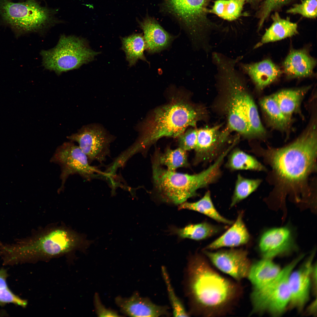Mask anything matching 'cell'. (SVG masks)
<instances>
[{"label": "cell", "instance_id": "cell-1", "mask_svg": "<svg viewBox=\"0 0 317 317\" xmlns=\"http://www.w3.org/2000/svg\"><path fill=\"white\" fill-rule=\"evenodd\" d=\"M65 225H48L30 237L9 245L7 257L11 264L49 259L70 254L76 250L85 252L95 240Z\"/></svg>", "mask_w": 317, "mask_h": 317}, {"label": "cell", "instance_id": "cell-2", "mask_svg": "<svg viewBox=\"0 0 317 317\" xmlns=\"http://www.w3.org/2000/svg\"><path fill=\"white\" fill-rule=\"evenodd\" d=\"M201 114L200 109L186 98L174 97L156 108L142 123L139 138L128 148L129 153L133 156L143 152L163 137H178L188 127L195 126Z\"/></svg>", "mask_w": 317, "mask_h": 317}, {"label": "cell", "instance_id": "cell-3", "mask_svg": "<svg viewBox=\"0 0 317 317\" xmlns=\"http://www.w3.org/2000/svg\"><path fill=\"white\" fill-rule=\"evenodd\" d=\"M189 267V285L193 299L208 315L220 313L237 296L239 287L214 270L198 256L194 257Z\"/></svg>", "mask_w": 317, "mask_h": 317}, {"label": "cell", "instance_id": "cell-4", "mask_svg": "<svg viewBox=\"0 0 317 317\" xmlns=\"http://www.w3.org/2000/svg\"><path fill=\"white\" fill-rule=\"evenodd\" d=\"M224 159V156L220 155L206 169L197 174H189L163 168L156 155L152 166L155 189L163 201L180 205L196 195L198 190L209 186L218 179Z\"/></svg>", "mask_w": 317, "mask_h": 317}, {"label": "cell", "instance_id": "cell-5", "mask_svg": "<svg viewBox=\"0 0 317 317\" xmlns=\"http://www.w3.org/2000/svg\"><path fill=\"white\" fill-rule=\"evenodd\" d=\"M316 128L313 124L291 144L267 151L270 164L284 182L291 185L299 183L313 169L316 156Z\"/></svg>", "mask_w": 317, "mask_h": 317}, {"label": "cell", "instance_id": "cell-6", "mask_svg": "<svg viewBox=\"0 0 317 317\" xmlns=\"http://www.w3.org/2000/svg\"><path fill=\"white\" fill-rule=\"evenodd\" d=\"M210 0H163L164 8L188 30L195 43L208 48L209 33L219 26L208 19V7Z\"/></svg>", "mask_w": 317, "mask_h": 317}, {"label": "cell", "instance_id": "cell-7", "mask_svg": "<svg viewBox=\"0 0 317 317\" xmlns=\"http://www.w3.org/2000/svg\"><path fill=\"white\" fill-rule=\"evenodd\" d=\"M99 53L91 49L84 38L65 35L60 36L55 47L40 53L44 68L58 74L79 68Z\"/></svg>", "mask_w": 317, "mask_h": 317}, {"label": "cell", "instance_id": "cell-8", "mask_svg": "<svg viewBox=\"0 0 317 317\" xmlns=\"http://www.w3.org/2000/svg\"><path fill=\"white\" fill-rule=\"evenodd\" d=\"M303 257L301 256L291 262L268 284L253 289L251 295L253 313L267 312L277 316L284 312L290 299V275Z\"/></svg>", "mask_w": 317, "mask_h": 317}, {"label": "cell", "instance_id": "cell-9", "mask_svg": "<svg viewBox=\"0 0 317 317\" xmlns=\"http://www.w3.org/2000/svg\"><path fill=\"white\" fill-rule=\"evenodd\" d=\"M0 17L4 23L20 33L41 31L53 19L51 11L35 0L19 3L0 0Z\"/></svg>", "mask_w": 317, "mask_h": 317}, {"label": "cell", "instance_id": "cell-10", "mask_svg": "<svg viewBox=\"0 0 317 317\" xmlns=\"http://www.w3.org/2000/svg\"><path fill=\"white\" fill-rule=\"evenodd\" d=\"M235 66L232 63L221 65L217 69L216 76L229 94L227 103L229 128L244 136L252 137L253 135L247 121L241 96L244 83Z\"/></svg>", "mask_w": 317, "mask_h": 317}, {"label": "cell", "instance_id": "cell-11", "mask_svg": "<svg viewBox=\"0 0 317 317\" xmlns=\"http://www.w3.org/2000/svg\"><path fill=\"white\" fill-rule=\"evenodd\" d=\"M50 161L60 167L61 184L58 190L59 192L63 190L66 181L70 175L77 174L89 180L99 174L107 175L91 166L85 154L78 146L71 141L59 146Z\"/></svg>", "mask_w": 317, "mask_h": 317}, {"label": "cell", "instance_id": "cell-12", "mask_svg": "<svg viewBox=\"0 0 317 317\" xmlns=\"http://www.w3.org/2000/svg\"><path fill=\"white\" fill-rule=\"evenodd\" d=\"M71 141H75L87 156L90 163L104 161L110 154V146L114 136L99 124H89L83 127L75 134L68 136Z\"/></svg>", "mask_w": 317, "mask_h": 317}, {"label": "cell", "instance_id": "cell-13", "mask_svg": "<svg viewBox=\"0 0 317 317\" xmlns=\"http://www.w3.org/2000/svg\"><path fill=\"white\" fill-rule=\"evenodd\" d=\"M212 263L222 272L237 281L247 277L251 266L247 252L231 249L216 252L204 251Z\"/></svg>", "mask_w": 317, "mask_h": 317}, {"label": "cell", "instance_id": "cell-14", "mask_svg": "<svg viewBox=\"0 0 317 317\" xmlns=\"http://www.w3.org/2000/svg\"><path fill=\"white\" fill-rule=\"evenodd\" d=\"M220 126L197 129L195 162H209L215 160L224 150L227 139L225 131H219Z\"/></svg>", "mask_w": 317, "mask_h": 317}, {"label": "cell", "instance_id": "cell-15", "mask_svg": "<svg viewBox=\"0 0 317 317\" xmlns=\"http://www.w3.org/2000/svg\"><path fill=\"white\" fill-rule=\"evenodd\" d=\"M314 253L298 269L290 274L289 280L290 299L289 305L291 308L302 311L308 300L311 278L313 266L312 261Z\"/></svg>", "mask_w": 317, "mask_h": 317}, {"label": "cell", "instance_id": "cell-16", "mask_svg": "<svg viewBox=\"0 0 317 317\" xmlns=\"http://www.w3.org/2000/svg\"><path fill=\"white\" fill-rule=\"evenodd\" d=\"M115 301L122 312L129 316L157 317L167 313V307L156 305L136 292L129 298L117 296Z\"/></svg>", "mask_w": 317, "mask_h": 317}, {"label": "cell", "instance_id": "cell-17", "mask_svg": "<svg viewBox=\"0 0 317 317\" xmlns=\"http://www.w3.org/2000/svg\"><path fill=\"white\" fill-rule=\"evenodd\" d=\"M293 242L291 233L288 228H274L262 235L259 248L264 258L271 259L289 251L292 247Z\"/></svg>", "mask_w": 317, "mask_h": 317}, {"label": "cell", "instance_id": "cell-18", "mask_svg": "<svg viewBox=\"0 0 317 317\" xmlns=\"http://www.w3.org/2000/svg\"><path fill=\"white\" fill-rule=\"evenodd\" d=\"M143 30L146 49L150 53L167 48L175 38L166 31L153 18L147 15L142 21H137Z\"/></svg>", "mask_w": 317, "mask_h": 317}, {"label": "cell", "instance_id": "cell-19", "mask_svg": "<svg viewBox=\"0 0 317 317\" xmlns=\"http://www.w3.org/2000/svg\"><path fill=\"white\" fill-rule=\"evenodd\" d=\"M316 63L305 50H293L284 60V70L289 78L308 77L313 74Z\"/></svg>", "mask_w": 317, "mask_h": 317}, {"label": "cell", "instance_id": "cell-20", "mask_svg": "<svg viewBox=\"0 0 317 317\" xmlns=\"http://www.w3.org/2000/svg\"><path fill=\"white\" fill-rule=\"evenodd\" d=\"M241 67L259 89H262L274 82L281 73L280 68L268 59L254 63L242 64Z\"/></svg>", "mask_w": 317, "mask_h": 317}, {"label": "cell", "instance_id": "cell-21", "mask_svg": "<svg viewBox=\"0 0 317 317\" xmlns=\"http://www.w3.org/2000/svg\"><path fill=\"white\" fill-rule=\"evenodd\" d=\"M240 213L233 225L222 235L209 244L207 249L213 250L224 247H233L247 243L249 239V233Z\"/></svg>", "mask_w": 317, "mask_h": 317}, {"label": "cell", "instance_id": "cell-22", "mask_svg": "<svg viewBox=\"0 0 317 317\" xmlns=\"http://www.w3.org/2000/svg\"><path fill=\"white\" fill-rule=\"evenodd\" d=\"M281 270L271 259L264 258L251 265L247 277L253 289L258 288L273 280Z\"/></svg>", "mask_w": 317, "mask_h": 317}, {"label": "cell", "instance_id": "cell-23", "mask_svg": "<svg viewBox=\"0 0 317 317\" xmlns=\"http://www.w3.org/2000/svg\"><path fill=\"white\" fill-rule=\"evenodd\" d=\"M273 23L262 36L258 47L267 43L280 40L290 37L298 33L297 25L289 19L282 18L277 12L272 16Z\"/></svg>", "mask_w": 317, "mask_h": 317}, {"label": "cell", "instance_id": "cell-24", "mask_svg": "<svg viewBox=\"0 0 317 317\" xmlns=\"http://www.w3.org/2000/svg\"><path fill=\"white\" fill-rule=\"evenodd\" d=\"M308 89L307 87L284 90L272 96L282 112L290 121L294 113L299 110L301 101Z\"/></svg>", "mask_w": 317, "mask_h": 317}, {"label": "cell", "instance_id": "cell-25", "mask_svg": "<svg viewBox=\"0 0 317 317\" xmlns=\"http://www.w3.org/2000/svg\"><path fill=\"white\" fill-rule=\"evenodd\" d=\"M121 40L122 49L125 52L129 66L134 65L139 60L148 63L144 54L146 46L142 34L134 33L122 37Z\"/></svg>", "mask_w": 317, "mask_h": 317}, {"label": "cell", "instance_id": "cell-26", "mask_svg": "<svg viewBox=\"0 0 317 317\" xmlns=\"http://www.w3.org/2000/svg\"><path fill=\"white\" fill-rule=\"evenodd\" d=\"M179 210L187 209L203 214L218 222L231 225L232 222L221 215L217 210L213 203L210 192L208 191L203 196L197 201L184 202L180 204Z\"/></svg>", "mask_w": 317, "mask_h": 317}, {"label": "cell", "instance_id": "cell-27", "mask_svg": "<svg viewBox=\"0 0 317 317\" xmlns=\"http://www.w3.org/2000/svg\"><path fill=\"white\" fill-rule=\"evenodd\" d=\"M172 232L181 238H188L199 240L209 237L215 234L219 230L215 226L207 222L189 224L182 228H171Z\"/></svg>", "mask_w": 317, "mask_h": 317}, {"label": "cell", "instance_id": "cell-28", "mask_svg": "<svg viewBox=\"0 0 317 317\" xmlns=\"http://www.w3.org/2000/svg\"><path fill=\"white\" fill-rule=\"evenodd\" d=\"M259 104L268 122L273 127L280 130L286 129L290 120L282 112L272 96L261 99Z\"/></svg>", "mask_w": 317, "mask_h": 317}, {"label": "cell", "instance_id": "cell-29", "mask_svg": "<svg viewBox=\"0 0 317 317\" xmlns=\"http://www.w3.org/2000/svg\"><path fill=\"white\" fill-rule=\"evenodd\" d=\"M229 155L226 165L232 170H250L261 171L264 167L252 156L239 149H235Z\"/></svg>", "mask_w": 317, "mask_h": 317}, {"label": "cell", "instance_id": "cell-30", "mask_svg": "<svg viewBox=\"0 0 317 317\" xmlns=\"http://www.w3.org/2000/svg\"><path fill=\"white\" fill-rule=\"evenodd\" d=\"M245 0H217L209 12L229 21L238 18L241 15Z\"/></svg>", "mask_w": 317, "mask_h": 317}, {"label": "cell", "instance_id": "cell-31", "mask_svg": "<svg viewBox=\"0 0 317 317\" xmlns=\"http://www.w3.org/2000/svg\"><path fill=\"white\" fill-rule=\"evenodd\" d=\"M242 97L249 125L254 136H261L266 133L260 118L257 108L245 88L242 90Z\"/></svg>", "mask_w": 317, "mask_h": 317}, {"label": "cell", "instance_id": "cell-32", "mask_svg": "<svg viewBox=\"0 0 317 317\" xmlns=\"http://www.w3.org/2000/svg\"><path fill=\"white\" fill-rule=\"evenodd\" d=\"M156 155L159 163L169 170L175 171L188 165L186 151L179 147L174 149L168 148L163 153Z\"/></svg>", "mask_w": 317, "mask_h": 317}, {"label": "cell", "instance_id": "cell-33", "mask_svg": "<svg viewBox=\"0 0 317 317\" xmlns=\"http://www.w3.org/2000/svg\"><path fill=\"white\" fill-rule=\"evenodd\" d=\"M261 182L259 179L247 178L238 174L230 206L233 207L249 196L258 188Z\"/></svg>", "mask_w": 317, "mask_h": 317}, {"label": "cell", "instance_id": "cell-34", "mask_svg": "<svg viewBox=\"0 0 317 317\" xmlns=\"http://www.w3.org/2000/svg\"><path fill=\"white\" fill-rule=\"evenodd\" d=\"M7 275L6 270H0V305L11 303L25 307L27 301L16 295L9 288L6 282Z\"/></svg>", "mask_w": 317, "mask_h": 317}, {"label": "cell", "instance_id": "cell-35", "mask_svg": "<svg viewBox=\"0 0 317 317\" xmlns=\"http://www.w3.org/2000/svg\"><path fill=\"white\" fill-rule=\"evenodd\" d=\"M163 277L167 288L168 296L174 316H188V314L181 301L176 296L170 282L168 274L165 268L162 267Z\"/></svg>", "mask_w": 317, "mask_h": 317}, {"label": "cell", "instance_id": "cell-36", "mask_svg": "<svg viewBox=\"0 0 317 317\" xmlns=\"http://www.w3.org/2000/svg\"><path fill=\"white\" fill-rule=\"evenodd\" d=\"M317 0H303L288 9L286 12L299 14L307 18H315L317 14Z\"/></svg>", "mask_w": 317, "mask_h": 317}, {"label": "cell", "instance_id": "cell-37", "mask_svg": "<svg viewBox=\"0 0 317 317\" xmlns=\"http://www.w3.org/2000/svg\"><path fill=\"white\" fill-rule=\"evenodd\" d=\"M291 0H264L259 15L260 29L272 12L285 5Z\"/></svg>", "mask_w": 317, "mask_h": 317}, {"label": "cell", "instance_id": "cell-38", "mask_svg": "<svg viewBox=\"0 0 317 317\" xmlns=\"http://www.w3.org/2000/svg\"><path fill=\"white\" fill-rule=\"evenodd\" d=\"M197 129L190 128L178 137L179 147L184 150H194L196 145Z\"/></svg>", "mask_w": 317, "mask_h": 317}, {"label": "cell", "instance_id": "cell-39", "mask_svg": "<svg viewBox=\"0 0 317 317\" xmlns=\"http://www.w3.org/2000/svg\"><path fill=\"white\" fill-rule=\"evenodd\" d=\"M94 303L96 312L98 316H119L116 311L107 308L102 304L97 294H96L95 295Z\"/></svg>", "mask_w": 317, "mask_h": 317}, {"label": "cell", "instance_id": "cell-40", "mask_svg": "<svg viewBox=\"0 0 317 317\" xmlns=\"http://www.w3.org/2000/svg\"><path fill=\"white\" fill-rule=\"evenodd\" d=\"M258 0H245V2H248L250 4H253L256 2Z\"/></svg>", "mask_w": 317, "mask_h": 317}]
</instances>
